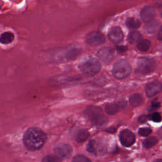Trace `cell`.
<instances>
[{"label": "cell", "mask_w": 162, "mask_h": 162, "mask_svg": "<svg viewBox=\"0 0 162 162\" xmlns=\"http://www.w3.org/2000/svg\"><path fill=\"white\" fill-rule=\"evenodd\" d=\"M87 151L94 155H103L106 153V146L101 140L93 139L91 140L88 143Z\"/></svg>", "instance_id": "cell-6"}, {"label": "cell", "mask_w": 162, "mask_h": 162, "mask_svg": "<svg viewBox=\"0 0 162 162\" xmlns=\"http://www.w3.org/2000/svg\"><path fill=\"white\" fill-rule=\"evenodd\" d=\"M55 156L60 160H67L70 158L73 150L72 146L68 144L61 143L58 144L54 150Z\"/></svg>", "instance_id": "cell-7"}, {"label": "cell", "mask_w": 162, "mask_h": 162, "mask_svg": "<svg viewBox=\"0 0 162 162\" xmlns=\"http://www.w3.org/2000/svg\"><path fill=\"white\" fill-rule=\"evenodd\" d=\"M151 47V42L148 39H143L137 43V48L141 51H148Z\"/></svg>", "instance_id": "cell-21"}, {"label": "cell", "mask_w": 162, "mask_h": 162, "mask_svg": "<svg viewBox=\"0 0 162 162\" xmlns=\"http://www.w3.org/2000/svg\"><path fill=\"white\" fill-rule=\"evenodd\" d=\"M160 106V103L158 101L153 102L151 105V108H158Z\"/></svg>", "instance_id": "cell-28"}, {"label": "cell", "mask_w": 162, "mask_h": 162, "mask_svg": "<svg viewBox=\"0 0 162 162\" xmlns=\"http://www.w3.org/2000/svg\"><path fill=\"white\" fill-rule=\"evenodd\" d=\"M160 26V23L158 21L153 20V21L148 22L144 26L146 31L150 34H155L158 31Z\"/></svg>", "instance_id": "cell-14"}, {"label": "cell", "mask_w": 162, "mask_h": 162, "mask_svg": "<svg viewBox=\"0 0 162 162\" xmlns=\"http://www.w3.org/2000/svg\"><path fill=\"white\" fill-rule=\"evenodd\" d=\"M153 162H162V160L161 159H157V160H155Z\"/></svg>", "instance_id": "cell-30"}, {"label": "cell", "mask_w": 162, "mask_h": 162, "mask_svg": "<svg viewBox=\"0 0 162 162\" xmlns=\"http://www.w3.org/2000/svg\"><path fill=\"white\" fill-rule=\"evenodd\" d=\"M152 132V130L149 127H143V128L139 129L138 131V134L143 137L148 136Z\"/></svg>", "instance_id": "cell-25"}, {"label": "cell", "mask_w": 162, "mask_h": 162, "mask_svg": "<svg viewBox=\"0 0 162 162\" xmlns=\"http://www.w3.org/2000/svg\"><path fill=\"white\" fill-rule=\"evenodd\" d=\"M127 27L130 29H137L141 27V22L138 19L135 18H129L126 21Z\"/></svg>", "instance_id": "cell-18"}, {"label": "cell", "mask_w": 162, "mask_h": 162, "mask_svg": "<svg viewBox=\"0 0 162 162\" xmlns=\"http://www.w3.org/2000/svg\"><path fill=\"white\" fill-rule=\"evenodd\" d=\"M89 137V132L86 130L82 129L77 132L76 137V140L78 143H83V142L86 141Z\"/></svg>", "instance_id": "cell-20"}, {"label": "cell", "mask_w": 162, "mask_h": 162, "mask_svg": "<svg viewBox=\"0 0 162 162\" xmlns=\"http://www.w3.org/2000/svg\"><path fill=\"white\" fill-rule=\"evenodd\" d=\"M112 71L115 78L118 79H124L130 74L132 68L128 61L120 60L115 63Z\"/></svg>", "instance_id": "cell-5"}, {"label": "cell", "mask_w": 162, "mask_h": 162, "mask_svg": "<svg viewBox=\"0 0 162 162\" xmlns=\"http://www.w3.org/2000/svg\"><path fill=\"white\" fill-rule=\"evenodd\" d=\"M15 38L14 34L11 32H5L0 36V43L3 45H8L12 43Z\"/></svg>", "instance_id": "cell-15"}, {"label": "cell", "mask_w": 162, "mask_h": 162, "mask_svg": "<svg viewBox=\"0 0 162 162\" xmlns=\"http://www.w3.org/2000/svg\"><path fill=\"white\" fill-rule=\"evenodd\" d=\"M120 110V106L116 103H108L105 106V111L107 114L113 115L116 114Z\"/></svg>", "instance_id": "cell-19"}, {"label": "cell", "mask_w": 162, "mask_h": 162, "mask_svg": "<svg viewBox=\"0 0 162 162\" xmlns=\"http://www.w3.org/2000/svg\"><path fill=\"white\" fill-rule=\"evenodd\" d=\"M156 68V62L152 58L141 57L137 60L136 74L144 76L153 72Z\"/></svg>", "instance_id": "cell-3"}, {"label": "cell", "mask_w": 162, "mask_h": 162, "mask_svg": "<svg viewBox=\"0 0 162 162\" xmlns=\"http://www.w3.org/2000/svg\"><path fill=\"white\" fill-rule=\"evenodd\" d=\"M106 38L100 32L93 31L88 34L86 37V41L88 45L92 46H97L103 45L105 43Z\"/></svg>", "instance_id": "cell-8"}, {"label": "cell", "mask_w": 162, "mask_h": 162, "mask_svg": "<svg viewBox=\"0 0 162 162\" xmlns=\"http://www.w3.org/2000/svg\"><path fill=\"white\" fill-rule=\"evenodd\" d=\"M42 162H62V161L56 156L48 155L44 157L42 160Z\"/></svg>", "instance_id": "cell-23"}, {"label": "cell", "mask_w": 162, "mask_h": 162, "mask_svg": "<svg viewBox=\"0 0 162 162\" xmlns=\"http://www.w3.org/2000/svg\"><path fill=\"white\" fill-rule=\"evenodd\" d=\"M161 84L158 81H153L150 82L146 87V93L149 97L153 96L161 91Z\"/></svg>", "instance_id": "cell-12"}, {"label": "cell", "mask_w": 162, "mask_h": 162, "mask_svg": "<svg viewBox=\"0 0 162 162\" xmlns=\"http://www.w3.org/2000/svg\"><path fill=\"white\" fill-rule=\"evenodd\" d=\"M108 38L110 40L115 44H119L124 39V33L119 27H112L108 32Z\"/></svg>", "instance_id": "cell-11"}, {"label": "cell", "mask_w": 162, "mask_h": 162, "mask_svg": "<svg viewBox=\"0 0 162 162\" xmlns=\"http://www.w3.org/2000/svg\"><path fill=\"white\" fill-rule=\"evenodd\" d=\"M101 68V63L97 59L90 58L79 65V69L84 74L94 76L100 72Z\"/></svg>", "instance_id": "cell-4"}, {"label": "cell", "mask_w": 162, "mask_h": 162, "mask_svg": "<svg viewBox=\"0 0 162 162\" xmlns=\"http://www.w3.org/2000/svg\"><path fill=\"white\" fill-rule=\"evenodd\" d=\"M143 102V98L139 94H134L130 97L129 103L130 105L134 107L140 106Z\"/></svg>", "instance_id": "cell-16"}, {"label": "cell", "mask_w": 162, "mask_h": 162, "mask_svg": "<svg viewBox=\"0 0 162 162\" xmlns=\"http://www.w3.org/2000/svg\"><path fill=\"white\" fill-rule=\"evenodd\" d=\"M106 130L108 132H110V133H114V132L116 131V129L114 128V127H111V128L107 129Z\"/></svg>", "instance_id": "cell-29"}, {"label": "cell", "mask_w": 162, "mask_h": 162, "mask_svg": "<svg viewBox=\"0 0 162 162\" xmlns=\"http://www.w3.org/2000/svg\"><path fill=\"white\" fill-rule=\"evenodd\" d=\"M72 162H91V161L84 155H78L73 158Z\"/></svg>", "instance_id": "cell-24"}, {"label": "cell", "mask_w": 162, "mask_h": 162, "mask_svg": "<svg viewBox=\"0 0 162 162\" xmlns=\"http://www.w3.org/2000/svg\"><path fill=\"white\" fill-rule=\"evenodd\" d=\"M147 120H148V117H147V116H145V115H143V116H141L139 118V122H140V123H144V122H146L147 121Z\"/></svg>", "instance_id": "cell-27"}, {"label": "cell", "mask_w": 162, "mask_h": 162, "mask_svg": "<svg viewBox=\"0 0 162 162\" xmlns=\"http://www.w3.org/2000/svg\"><path fill=\"white\" fill-rule=\"evenodd\" d=\"M158 143V139L155 136L149 137L143 142V146L146 149H149L153 147Z\"/></svg>", "instance_id": "cell-22"}, {"label": "cell", "mask_w": 162, "mask_h": 162, "mask_svg": "<svg viewBox=\"0 0 162 162\" xmlns=\"http://www.w3.org/2000/svg\"><path fill=\"white\" fill-rule=\"evenodd\" d=\"M150 119L155 122H160L161 121V117L160 114L157 112H155L150 116Z\"/></svg>", "instance_id": "cell-26"}, {"label": "cell", "mask_w": 162, "mask_h": 162, "mask_svg": "<svg viewBox=\"0 0 162 162\" xmlns=\"http://www.w3.org/2000/svg\"><path fill=\"white\" fill-rule=\"evenodd\" d=\"M119 139L122 145L125 147H130L134 144L136 136L130 130L124 129L120 133Z\"/></svg>", "instance_id": "cell-9"}, {"label": "cell", "mask_w": 162, "mask_h": 162, "mask_svg": "<svg viewBox=\"0 0 162 162\" xmlns=\"http://www.w3.org/2000/svg\"><path fill=\"white\" fill-rule=\"evenodd\" d=\"M155 17V9L150 6L145 7L141 12V18L144 22H150L153 20Z\"/></svg>", "instance_id": "cell-13"}, {"label": "cell", "mask_w": 162, "mask_h": 162, "mask_svg": "<svg viewBox=\"0 0 162 162\" xmlns=\"http://www.w3.org/2000/svg\"><path fill=\"white\" fill-rule=\"evenodd\" d=\"M85 114L91 123L96 127H101L107 124L108 119L98 106H89L86 110Z\"/></svg>", "instance_id": "cell-2"}, {"label": "cell", "mask_w": 162, "mask_h": 162, "mask_svg": "<svg viewBox=\"0 0 162 162\" xmlns=\"http://www.w3.org/2000/svg\"><path fill=\"white\" fill-rule=\"evenodd\" d=\"M46 141V135L41 129L37 127L28 129L23 137V143L26 148L30 151L41 149Z\"/></svg>", "instance_id": "cell-1"}, {"label": "cell", "mask_w": 162, "mask_h": 162, "mask_svg": "<svg viewBox=\"0 0 162 162\" xmlns=\"http://www.w3.org/2000/svg\"><path fill=\"white\" fill-rule=\"evenodd\" d=\"M97 56L105 63H110L115 58V50L110 47H103L97 52Z\"/></svg>", "instance_id": "cell-10"}, {"label": "cell", "mask_w": 162, "mask_h": 162, "mask_svg": "<svg viewBox=\"0 0 162 162\" xmlns=\"http://www.w3.org/2000/svg\"><path fill=\"white\" fill-rule=\"evenodd\" d=\"M142 36L141 34L139 33L137 31H132L129 33V37H128V40L130 43L131 44H134V43H138L142 40Z\"/></svg>", "instance_id": "cell-17"}]
</instances>
